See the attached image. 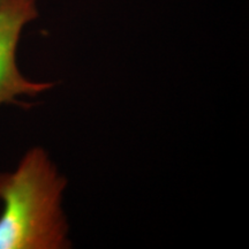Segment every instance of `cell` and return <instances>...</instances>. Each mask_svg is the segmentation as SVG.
<instances>
[{
    "instance_id": "6da1fadb",
    "label": "cell",
    "mask_w": 249,
    "mask_h": 249,
    "mask_svg": "<svg viewBox=\"0 0 249 249\" xmlns=\"http://www.w3.org/2000/svg\"><path fill=\"white\" fill-rule=\"evenodd\" d=\"M67 179L48 152L33 147L13 171L0 173V249H67L62 210Z\"/></svg>"
},
{
    "instance_id": "7a4b0ae2",
    "label": "cell",
    "mask_w": 249,
    "mask_h": 249,
    "mask_svg": "<svg viewBox=\"0 0 249 249\" xmlns=\"http://www.w3.org/2000/svg\"><path fill=\"white\" fill-rule=\"evenodd\" d=\"M37 17V0H5L0 5V105L17 104L22 96L35 97L53 88L51 82L29 80L18 66L22 31Z\"/></svg>"
},
{
    "instance_id": "3957f363",
    "label": "cell",
    "mask_w": 249,
    "mask_h": 249,
    "mask_svg": "<svg viewBox=\"0 0 249 249\" xmlns=\"http://www.w3.org/2000/svg\"><path fill=\"white\" fill-rule=\"evenodd\" d=\"M4 1H5V0H0V5H1Z\"/></svg>"
}]
</instances>
